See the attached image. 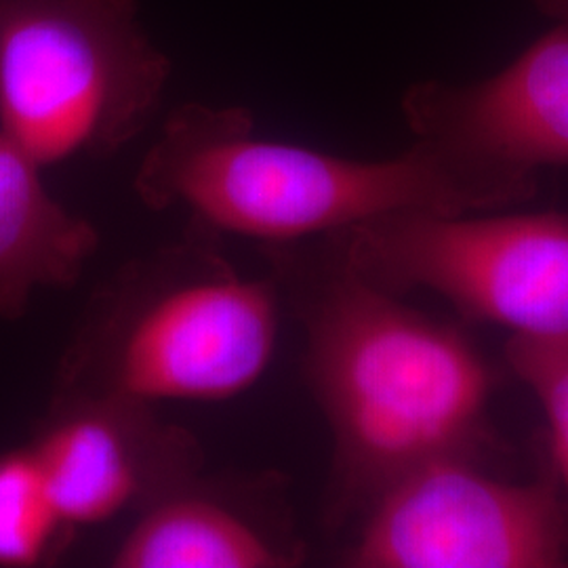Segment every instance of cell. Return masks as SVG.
I'll return each instance as SVG.
<instances>
[{
	"label": "cell",
	"mask_w": 568,
	"mask_h": 568,
	"mask_svg": "<svg viewBox=\"0 0 568 568\" xmlns=\"http://www.w3.org/2000/svg\"><path fill=\"white\" fill-rule=\"evenodd\" d=\"M278 333L272 284L246 278L211 246H169L95 295L63 356L55 398L230 400L264 377Z\"/></svg>",
	"instance_id": "obj_3"
},
{
	"label": "cell",
	"mask_w": 568,
	"mask_h": 568,
	"mask_svg": "<svg viewBox=\"0 0 568 568\" xmlns=\"http://www.w3.org/2000/svg\"><path fill=\"white\" fill-rule=\"evenodd\" d=\"M352 568H558L568 565V523L549 476L508 483L474 455L432 459L368 506Z\"/></svg>",
	"instance_id": "obj_6"
},
{
	"label": "cell",
	"mask_w": 568,
	"mask_h": 568,
	"mask_svg": "<svg viewBox=\"0 0 568 568\" xmlns=\"http://www.w3.org/2000/svg\"><path fill=\"white\" fill-rule=\"evenodd\" d=\"M42 166L0 133V321H18L37 291L79 283L100 246L95 225L42 183Z\"/></svg>",
	"instance_id": "obj_10"
},
{
	"label": "cell",
	"mask_w": 568,
	"mask_h": 568,
	"mask_svg": "<svg viewBox=\"0 0 568 568\" xmlns=\"http://www.w3.org/2000/svg\"><path fill=\"white\" fill-rule=\"evenodd\" d=\"M49 490L72 528L143 511L199 478L203 448L152 405L119 396L55 398L32 440Z\"/></svg>",
	"instance_id": "obj_7"
},
{
	"label": "cell",
	"mask_w": 568,
	"mask_h": 568,
	"mask_svg": "<svg viewBox=\"0 0 568 568\" xmlns=\"http://www.w3.org/2000/svg\"><path fill=\"white\" fill-rule=\"evenodd\" d=\"M305 379L333 436L326 525L406 471L487 440L493 375L466 335L333 267L305 300Z\"/></svg>",
	"instance_id": "obj_2"
},
{
	"label": "cell",
	"mask_w": 568,
	"mask_h": 568,
	"mask_svg": "<svg viewBox=\"0 0 568 568\" xmlns=\"http://www.w3.org/2000/svg\"><path fill=\"white\" fill-rule=\"evenodd\" d=\"M403 114L417 140L478 163L528 175L568 166V21L490 79L413 84Z\"/></svg>",
	"instance_id": "obj_8"
},
{
	"label": "cell",
	"mask_w": 568,
	"mask_h": 568,
	"mask_svg": "<svg viewBox=\"0 0 568 568\" xmlns=\"http://www.w3.org/2000/svg\"><path fill=\"white\" fill-rule=\"evenodd\" d=\"M138 0H0V133L41 164L105 159L154 116L171 61Z\"/></svg>",
	"instance_id": "obj_4"
},
{
	"label": "cell",
	"mask_w": 568,
	"mask_h": 568,
	"mask_svg": "<svg viewBox=\"0 0 568 568\" xmlns=\"http://www.w3.org/2000/svg\"><path fill=\"white\" fill-rule=\"evenodd\" d=\"M335 262L382 291H429L511 337L568 339V211H398L331 234Z\"/></svg>",
	"instance_id": "obj_5"
},
{
	"label": "cell",
	"mask_w": 568,
	"mask_h": 568,
	"mask_svg": "<svg viewBox=\"0 0 568 568\" xmlns=\"http://www.w3.org/2000/svg\"><path fill=\"white\" fill-rule=\"evenodd\" d=\"M293 527L260 520L199 478L140 511L112 554L114 568H293L304 565Z\"/></svg>",
	"instance_id": "obj_9"
},
{
	"label": "cell",
	"mask_w": 568,
	"mask_h": 568,
	"mask_svg": "<svg viewBox=\"0 0 568 568\" xmlns=\"http://www.w3.org/2000/svg\"><path fill=\"white\" fill-rule=\"evenodd\" d=\"M133 190L148 209L180 206L204 230L288 244L398 211L508 209L537 194V175L424 140L392 159L354 161L257 138L243 105L192 102L166 116Z\"/></svg>",
	"instance_id": "obj_1"
},
{
	"label": "cell",
	"mask_w": 568,
	"mask_h": 568,
	"mask_svg": "<svg viewBox=\"0 0 568 568\" xmlns=\"http://www.w3.org/2000/svg\"><path fill=\"white\" fill-rule=\"evenodd\" d=\"M506 356L544 408L554 462L568 488V339L511 337Z\"/></svg>",
	"instance_id": "obj_12"
},
{
	"label": "cell",
	"mask_w": 568,
	"mask_h": 568,
	"mask_svg": "<svg viewBox=\"0 0 568 568\" xmlns=\"http://www.w3.org/2000/svg\"><path fill=\"white\" fill-rule=\"evenodd\" d=\"M535 7L549 18L568 21V0H532Z\"/></svg>",
	"instance_id": "obj_13"
},
{
	"label": "cell",
	"mask_w": 568,
	"mask_h": 568,
	"mask_svg": "<svg viewBox=\"0 0 568 568\" xmlns=\"http://www.w3.org/2000/svg\"><path fill=\"white\" fill-rule=\"evenodd\" d=\"M72 530L32 448L0 455V568H34L58 558Z\"/></svg>",
	"instance_id": "obj_11"
}]
</instances>
